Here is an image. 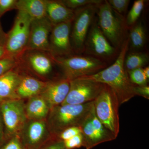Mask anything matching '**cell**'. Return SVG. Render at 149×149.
<instances>
[{
    "label": "cell",
    "instance_id": "cell-28",
    "mask_svg": "<svg viewBox=\"0 0 149 149\" xmlns=\"http://www.w3.org/2000/svg\"><path fill=\"white\" fill-rule=\"evenodd\" d=\"M110 6L118 13L125 16L127 12L130 0H108L107 1Z\"/></svg>",
    "mask_w": 149,
    "mask_h": 149
},
{
    "label": "cell",
    "instance_id": "cell-19",
    "mask_svg": "<svg viewBox=\"0 0 149 149\" xmlns=\"http://www.w3.org/2000/svg\"><path fill=\"white\" fill-rule=\"evenodd\" d=\"M44 82L29 75H22L16 91L19 99L30 98L40 95L45 86Z\"/></svg>",
    "mask_w": 149,
    "mask_h": 149
},
{
    "label": "cell",
    "instance_id": "cell-18",
    "mask_svg": "<svg viewBox=\"0 0 149 149\" xmlns=\"http://www.w3.org/2000/svg\"><path fill=\"white\" fill-rule=\"evenodd\" d=\"M15 68L0 76V102L19 99L16 91L22 75Z\"/></svg>",
    "mask_w": 149,
    "mask_h": 149
},
{
    "label": "cell",
    "instance_id": "cell-34",
    "mask_svg": "<svg viewBox=\"0 0 149 149\" xmlns=\"http://www.w3.org/2000/svg\"><path fill=\"white\" fill-rule=\"evenodd\" d=\"M135 93L136 95L141 96L145 98L149 99V87L148 85L138 86L136 85Z\"/></svg>",
    "mask_w": 149,
    "mask_h": 149
},
{
    "label": "cell",
    "instance_id": "cell-6",
    "mask_svg": "<svg viewBox=\"0 0 149 149\" xmlns=\"http://www.w3.org/2000/svg\"><path fill=\"white\" fill-rule=\"evenodd\" d=\"M32 20L27 13L18 11L13 26L7 34L5 45L7 56L19 60L27 50Z\"/></svg>",
    "mask_w": 149,
    "mask_h": 149
},
{
    "label": "cell",
    "instance_id": "cell-3",
    "mask_svg": "<svg viewBox=\"0 0 149 149\" xmlns=\"http://www.w3.org/2000/svg\"><path fill=\"white\" fill-rule=\"evenodd\" d=\"M97 22L100 29L109 42L120 51L128 37V28L125 17L115 11L105 0L97 6Z\"/></svg>",
    "mask_w": 149,
    "mask_h": 149
},
{
    "label": "cell",
    "instance_id": "cell-27",
    "mask_svg": "<svg viewBox=\"0 0 149 149\" xmlns=\"http://www.w3.org/2000/svg\"><path fill=\"white\" fill-rule=\"evenodd\" d=\"M19 60L6 56L0 59V76L17 67L19 64Z\"/></svg>",
    "mask_w": 149,
    "mask_h": 149
},
{
    "label": "cell",
    "instance_id": "cell-25",
    "mask_svg": "<svg viewBox=\"0 0 149 149\" xmlns=\"http://www.w3.org/2000/svg\"><path fill=\"white\" fill-rule=\"evenodd\" d=\"M60 1L67 7L74 10L89 5H98L103 1L102 0H60Z\"/></svg>",
    "mask_w": 149,
    "mask_h": 149
},
{
    "label": "cell",
    "instance_id": "cell-14",
    "mask_svg": "<svg viewBox=\"0 0 149 149\" xmlns=\"http://www.w3.org/2000/svg\"><path fill=\"white\" fill-rule=\"evenodd\" d=\"M53 26L47 17L40 19H32L27 50L49 53V37Z\"/></svg>",
    "mask_w": 149,
    "mask_h": 149
},
{
    "label": "cell",
    "instance_id": "cell-10",
    "mask_svg": "<svg viewBox=\"0 0 149 149\" xmlns=\"http://www.w3.org/2000/svg\"><path fill=\"white\" fill-rule=\"evenodd\" d=\"M104 85L82 77L70 80L69 92L61 105L83 104L94 101L101 92Z\"/></svg>",
    "mask_w": 149,
    "mask_h": 149
},
{
    "label": "cell",
    "instance_id": "cell-8",
    "mask_svg": "<svg viewBox=\"0 0 149 149\" xmlns=\"http://www.w3.org/2000/svg\"><path fill=\"white\" fill-rule=\"evenodd\" d=\"M97 5H89L74 10L71 22L70 41L75 54H83L85 44L91 24L96 17Z\"/></svg>",
    "mask_w": 149,
    "mask_h": 149
},
{
    "label": "cell",
    "instance_id": "cell-9",
    "mask_svg": "<svg viewBox=\"0 0 149 149\" xmlns=\"http://www.w3.org/2000/svg\"><path fill=\"white\" fill-rule=\"evenodd\" d=\"M5 133L9 138L19 136L27 119L25 104L22 99L6 100L0 102Z\"/></svg>",
    "mask_w": 149,
    "mask_h": 149
},
{
    "label": "cell",
    "instance_id": "cell-16",
    "mask_svg": "<svg viewBox=\"0 0 149 149\" xmlns=\"http://www.w3.org/2000/svg\"><path fill=\"white\" fill-rule=\"evenodd\" d=\"M70 84V80L64 77L47 82L40 95L47 102L50 109L64 102L69 92Z\"/></svg>",
    "mask_w": 149,
    "mask_h": 149
},
{
    "label": "cell",
    "instance_id": "cell-11",
    "mask_svg": "<svg viewBox=\"0 0 149 149\" xmlns=\"http://www.w3.org/2000/svg\"><path fill=\"white\" fill-rule=\"evenodd\" d=\"M80 127L83 137V147L86 149L93 148L100 144L116 139L98 119L94 108Z\"/></svg>",
    "mask_w": 149,
    "mask_h": 149
},
{
    "label": "cell",
    "instance_id": "cell-4",
    "mask_svg": "<svg viewBox=\"0 0 149 149\" xmlns=\"http://www.w3.org/2000/svg\"><path fill=\"white\" fill-rule=\"evenodd\" d=\"M52 57L54 63L63 72L64 77L70 80L95 74L108 66L106 63L85 54Z\"/></svg>",
    "mask_w": 149,
    "mask_h": 149
},
{
    "label": "cell",
    "instance_id": "cell-38",
    "mask_svg": "<svg viewBox=\"0 0 149 149\" xmlns=\"http://www.w3.org/2000/svg\"><path fill=\"white\" fill-rule=\"evenodd\" d=\"M143 72L144 74L146 75V77L147 79L149 80V66H146L143 68Z\"/></svg>",
    "mask_w": 149,
    "mask_h": 149
},
{
    "label": "cell",
    "instance_id": "cell-7",
    "mask_svg": "<svg viewBox=\"0 0 149 149\" xmlns=\"http://www.w3.org/2000/svg\"><path fill=\"white\" fill-rule=\"evenodd\" d=\"M119 52L104 35L98 25L96 17L85 41L83 54L93 57L108 65L116 60Z\"/></svg>",
    "mask_w": 149,
    "mask_h": 149
},
{
    "label": "cell",
    "instance_id": "cell-23",
    "mask_svg": "<svg viewBox=\"0 0 149 149\" xmlns=\"http://www.w3.org/2000/svg\"><path fill=\"white\" fill-rule=\"evenodd\" d=\"M148 54L143 51H132L125 56L124 67L127 72L139 68H143L148 63Z\"/></svg>",
    "mask_w": 149,
    "mask_h": 149
},
{
    "label": "cell",
    "instance_id": "cell-22",
    "mask_svg": "<svg viewBox=\"0 0 149 149\" xmlns=\"http://www.w3.org/2000/svg\"><path fill=\"white\" fill-rule=\"evenodd\" d=\"M129 49L132 51H141L146 43V30L143 20L139 21L129 28Z\"/></svg>",
    "mask_w": 149,
    "mask_h": 149
},
{
    "label": "cell",
    "instance_id": "cell-24",
    "mask_svg": "<svg viewBox=\"0 0 149 149\" xmlns=\"http://www.w3.org/2000/svg\"><path fill=\"white\" fill-rule=\"evenodd\" d=\"M145 3L146 1L144 0H137L133 3L131 9L125 17V23L128 29L139 21L143 10Z\"/></svg>",
    "mask_w": 149,
    "mask_h": 149
},
{
    "label": "cell",
    "instance_id": "cell-12",
    "mask_svg": "<svg viewBox=\"0 0 149 149\" xmlns=\"http://www.w3.org/2000/svg\"><path fill=\"white\" fill-rule=\"evenodd\" d=\"M19 136L26 149H40L55 137L50 132L46 119H27Z\"/></svg>",
    "mask_w": 149,
    "mask_h": 149
},
{
    "label": "cell",
    "instance_id": "cell-31",
    "mask_svg": "<svg viewBox=\"0 0 149 149\" xmlns=\"http://www.w3.org/2000/svg\"><path fill=\"white\" fill-rule=\"evenodd\" d=\"M80 133H81V130L80 127L74 126L67 128L62 131L56 137L60 140L64 141L71 139Z\"/></svg>",
    "mask_w": 149,
    "mask_h": 149
},
{
    "label": "cell",
    "instance_id": "cell-2",
    "mask_svg": "<svg viewBox=\"0 0 149 149\" xmlns=\"http://www.w3.org/2000/svg\"><path fill=\"white\" fill-rule=\"evenodd\" d=\"M93 108V101L83 104L59 105L52 108L46 119L51 134L56 137L67 128L80 127Z\"/></svg>",
    "mask_w": 149,
    "mask_h": 149
},
{
    "label": "cell",
    "instance_id": "cell-15",
    "mask_svg": "<svg viewBox=\"0 0 149 149\" xmlns=\"http://www.w3.org/2000/svg\"><path fill=\"white\" fill-rule=\"evenodd\" d=\"M19 61L32 72L41 76L49 74L54 64L49 53L37 50L25 51Z\"/></svg>",
    "mask_w": 149,
    "mask_h": 149
},
{
    "label": "cell",
    "instance_id": "cell-21",
    "mask_svg": "<svg viewBox=\"0 0 149 149\" xmlns=\"http://www.w3.org/2000/svg\"><path fill=\"white\" fill-rule=\"evenodd\" d=\"M47 0H18L15 8L27 13L32 19H40L46 17Z\"/></svg>",
    "mask_w": 149,
    "mask_h": 149
},
{
    "label": "cell",
    "instance_id": "cell-37",
    "mask_svg": "<svg viewBox=\"0 0 149 149\" xmlns=\"http://www.w3.org/2000/svg\"><path fill=\"white\" fill-rule=\"evenodd\" d=\"M6 56L4 46L0 45V59Z\"/></svg>",
    "mask_w": 149,
    "mask_h": 149
},
{
    "label": "cell",
    "instance_id": "cell-36",
    "mask_svg": "<svg viewBox=\"0 0 149 149\" xmlns=\"http://www.w3.org/2000/svg\"><path fill=\"white\" fill-rule=\"evenodd\" d=\"M6 37L7 34L3 30L1 22H0V45L3 46L5 47Z\"/></svg>",
    "mask_w": 149,
    "mask_h": 149
},
{
    "label": "cell",
    "instance_id": "cell-26",
    "mask_svg": "<svg viewBox=\"0 0 149 149\" xmlns=\"http://www.w3.org/2000/svg\"><path fill=\"white\" fill-rule=\"evenodd\" d=\"M131 83L136 85H147L148 79L144 74L143 68L133 70L128 72Z\"/></svg>",
    "mask_w": 149,
    "mask_h": 149
},
{
    "label": "cell",
    "instance_id": "cell-5",
    "mask_svg": "<svg viewBox=\"0 0 149 149\" xmlns=\"http://www.w3.org/2000/svg\"><path fill=\"white\" fill-rule=\"evenodd\" d=\"M94 102L96 116L104 127L116 138L120 131L119 101L111 88L104 85Z\"/></svg>",
    "mask_w": 149,
    "mask_h": 149
},
{
    "label": "cell",
    "instance_id": "cell-13",
    "mask_svg": "<svg viewBox=\"0 0 149 149\" xmlns=\"http://www.w3.org/2000/svg\"><path fill=\"white\" fill-rule=\"evenodd\" d=\"M71 22L54 25L49 37V53L53 57L74 54L70 41Z\"/></svg>",
    "mask_w": 149,
    "mask_h": 149
},
{
    "label": "cell",
    "instance_id": "cell-30",
    "mask_svg": "<svg viewBox=\"0 0 149 149\" xmlns=\"http://www.w3.org/2000/svg\"><path fill=\"white\" fill-rule=\"evenodd\" d=\"M63 142L66 149H76L83 147V137L82 133Z\"/></svg>",
    "mask_w": 149,
    "mask_h": 149
},
{
    "label": "cell",
    "instance_id": "cell-1",
    "mask_svg": "<svg viewBox=\"0 0 149 149\" xmlns=\"http://www.w3.org/2000/svg\"><path fill=\"white\" fill-rule=\"evenodd\" d=\"M128 37L120 49L112 64L95 74L80 77L108 85L114 92L120 105L127 102L136 96L135 87L130 80L124 67V59L129 50Z\"/></svg>",
    "mask_w": 149,
    "mask_h": 149
},
{
    "label": "cell",
    "instance_id": "cell-35",
    "mask_svg": "<svg viewBox=\"0 0 149 149\" xmlns=\"http://www.w3.org/2000/svg\"><path fill=\"white\" fill-rule=\"evenodd\" d=\"M5 130L1 113L0 110V146L6 141Z\"/></svg>",
    "mask_w": 149,
    "mask_h": 149
},
{
    "label": "cell",
    "instance_id": "cell-17",
    "mask_svg": "<svg viewBox=\"0 0 149 149\" xmlns=\"http://www.w3.org/2000/svg\"><path fill=\"white\" fill-rule=\"evenodd\" d=\"M74 10L67 7L60 1L47 0L46 17L53 25L72 22Z\"/></svg>",
    "mask_w": 149,
    "mask_h": 149
},
{
    "label": "cell",
    "instance_id": "cell-29",
    "mask_svg": "<svg viewBox=\"0 0 149 149\" xmlns=\"http://www.w3.org/2000/svg\"><path fill=\"white\" fill-rule=\"evenodd\" d=\"M0 149H26L18 136L9 138L0 146Z\"/></svg>",
    "mask_w": 149,
    "mask_h": 149
},
{
    "label": "cell",
    "instance_id": "cell-20",
    "mask_svg": "<svg viewBox=\"0 0 149 149\" xmlns=\"http://www.w3.org/2000/svg\"><path fill=\"white\" fill-rule=\"evenodd\" d=\"M25 104V113L28 120H46L50 108L45 100L40 95L28 99Z\"/></svg>",
    "mask_w": 149,
    "mask_h": 149
},
{
    "label": "cell",
    "instance_id": "cell-33",
    "mask_svg": "<svg viewBox=\"0 0 149 149\" xmlns=\"http://www.w3.org/2000/svg\"><path fill=\"white\" fill-rule=\"evenodd\" d=\"M40 149H66L63 141L54 137Z\"/></svg>",
    "mask_w": 149,
    "mask_h": 149
},
{
    "label": "cell",
    "instance_id": "cell-32",
    "mask_svg": "<svg viewBox=\"0 0 149 149\" xmlns=\"http://www.w3.org/2000/svg\"><path fill=\"white\" fill-rule=\"evenodd\" d=\"M17 0H0V17L7 12L15 8Z\"/></svg>",
    "mask_w": 149,
    "mask_h": 149
}]
</instances>
